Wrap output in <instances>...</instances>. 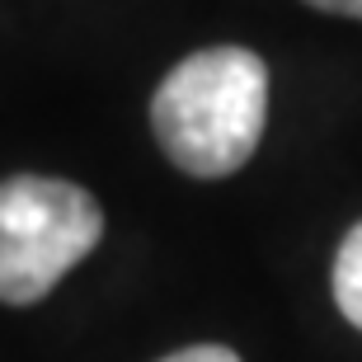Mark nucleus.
Masks as SVG:
<instances>
[{
  "mask_svg": "<svg viewBox=\"0 0 362 362\" xmlns=\"http://www.w3.org/2000/svg\"><path fill=\"white\" fill-rule=\"evenodd\" d=\"M269 122V66L250 47L184 57L151 99V127L165 156L193 179L235 175Z\"/></svg>",
  "mask_w": 362,
  "mask_h": 362,
  "instance_id": "f257e3e1",
  "label": "nucleus"
},
{
  "mask_svg": "<svg viewBox=\"0 0 362 362\" xmlns=\"http://www.w3.org/2000/svg\"><path fill=\"white\" fill-rule=\"evenodd\" d=\"M104 235V212L81 184L14 175L0 184V301L28 306L52 292Z\"/></svg>",
  "mask_w": 362,
  "mask_h": 362,
  "instance_id": "f03ea898",
  "label": "nucleus"
},
{
  "mask_svg": "<svg viewBox=\"0 0 362 362\" xmlns=\"http://www.w3.org/2000/svg\"><path fill=\"white\" fill-rule=\"evenodd\" d=\"M334 301L349 315V325L362 329V221L344 235L334 255Z\"/></svg>",
  "mask_w": 362,
  "mask_h": 362,
  "instance_id": "7ed1b4c3",
  "label": "nucleus"
},
{
  "mask_svg": "<svg viewBox=\"0 0 362 362\" xmlns=\"http://www.w3.org/2000/svg\"><path fill=\"white\" fill-rule=\"evenodd\" d=\"M325 14H349V19H362V0H306Z\"/></svg>",
  "mask_w": 362,
  "mask_h": 362,
  "instance_id": "39448f33",
  "label": "nucleus"
},
{
  "mask_svg": "<svg viewBox=\"0 0 362 362\" xmlns=\"http://www.w3.org/2000/svg\"><path fill=\"white\" fill-rule=\"evenodd\" d=\"M160 362H240L230 349H221V344H198V349H184V353H170V358Z\"/></svg>",
  "mask_w": 362,
  "mask_h": 362,
  "instance_id": "20e7f679",
  "label": "nucleus"
}]
</instances>
